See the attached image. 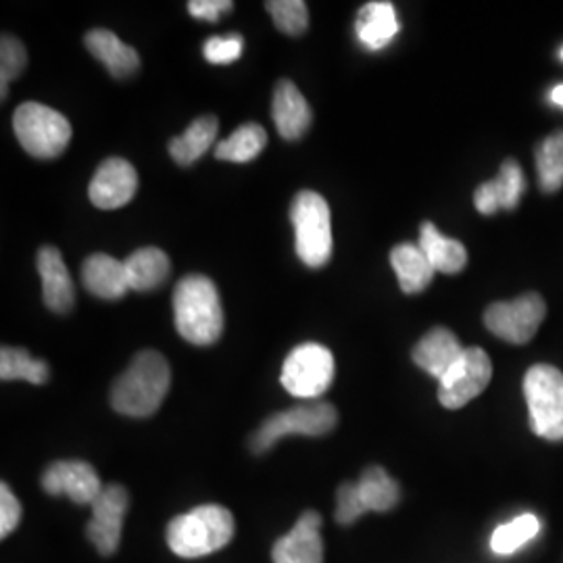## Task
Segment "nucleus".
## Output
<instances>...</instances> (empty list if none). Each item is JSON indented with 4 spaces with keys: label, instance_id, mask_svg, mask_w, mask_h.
<instances>
[{
    "label": "nucleus",
    "instance_id": "nucleus-6",
    "mask_svg": "<svg viewBox=\"0 0 563 563\" xmlns=\"http://www.w3.org/2000/svg\"><path fill=\"white\" fill-rule=\"evenodd\" d=\"M532 432L547 441H563V374L547 363L532 365L523 378Z\"/></svg>",
    "mask_w": 563,
    "mask_h": 563
},
{
    "label": "nucleus",
    "instance_id": "nucleus-21",
    "mask_svg": "<svg viewBox=\"0 0 563 563\" xmlns=\"http://www.w3.org/2000/svg\"><path fill=\"white\" fill-rule=\"evenodd\" d=\"M355 32L365 48L383 51L384 46H388L399 34V20L395 7L384 0L363 4L355 23Z\"/></svg>",
    "mask_w": 563,
    "mask_h": 563
},
{
    "label": "nucleus",
    "instance_id": "nucleus-30",
    "mask_svg": "<svg viewBox=\"0 0 563 563\" xmlns=\"http://www.w3.org/2000/svg\"><path fill=\"white\" fill-rule=\"evenodd\" d=\"M539 530H541L539 518L532 514H523L520 518L504 523L495 530V534L490 537V549L497 555H511L523 544L530 543L539 534Z\"/></svg>",
    "mask_w": 563,
    "mask_h": 563
},
{
    "label": "nucleus",
    "instance_id": "nucleus-29",
    "mask_svg": "<svg viewBox=\"0 0 563 563\" xmlns=\"http://www.w3.org/2000/svg\"><path fill=\"white\" fill-rule=\"evenodd\" d=\"M537 174L543 192H558L563 186V132L544 139L537 148Z\"/></svg>",
    "mask_w": 563,
    "mask_h": 563
},
{
    "label": "nucleus",
    "instance_id": "nucleus-31",
    "mask_svg": "<svg viewBox=\"0 0 563 563\" xmlns=\"http://www.w3.org/2000/svg\"><path fill=\"white\" fill-rule=\"evenodd\" d=\"M265 9L276 27L288 36H301L309 27V9L302 0H269Z\"/></svg>",
    "mask_w": 563,
    "mask_h": 563
},
{
    "label": "nucleus",
    "instance_id": "nucleus-33",
    "mask_svg": "<svg viewBox=\"0 0 563 563\" xmlns=\"http://www.w3.org/2000/svg\"><path fill=\"white\" fill-rule=\"evenodd\" d=\"M244 51V41L241 34H225V36H213L202 44L205 59L213 65H230L241 59Z\"/></svg>",
    "mask_w": 563,
    "mask_h": 563
},
{
    "label": "nucleus",
    "instance_id": "nucleus-37",
    "mask_svg": "<svg viewBox=\"0 0 563 563\" xmlns=\"http://www.w3.org/2000/svg\"><path fill=\"white\" fill-rule=\"evenodd\" d=\"M551 101L555 102V104H560L563 109V84L562 86H555V88H553V92H551Z\"/></svg>",
    "mask_w": 563,
    "mask_h": 563
},
{
    "label": "nucleus",
    "instance_id": "nucleus-17",
    "mask_svg": "<svg viewBox=\"0 0 563 563\" xmlns=\"http://www.w3.org/2000/svg\"><path fill=\"white\" fill-rule=\"evenodd\" d=\"M272 118L284 141H299L311 125V107L297 84L280 80L274 88Z\"/></svg>",
    "mask_w": 563,
    "mask_h": 563
},
{
    "label": "nucleus",
    "instance_id": "nucleus-24",
    "mask_svg": "<svg viewBox=\"0 0 563 563\" xmlns=\"http://www.w3.org/2000/svg\"><path fill=\"white\" fill-rule=\"evenodd\" d=\"M426 257L432 263L437 272L443 274H460L467 263V251L462 242L446 239L437 230V225L423 222L420 228V241Z\"/></svg>",
    "mask_w": 563,
    "mask_h": 563
},
{
    "label": "nucleus",
    "instance_id": "nucleus-14",
    "mask_svg": "<svg viewBox=\"0 0 563 563\" xmlns=\"http://www.w3.org/2000/svg\"><path fill=\"white\" fill-rule=\"evenodd\" d=\"M322 516L307 509L295 528L278 539L272 549L274 563H323V541L320 534Z\"/></svg>",
    "mask_w": 563,
    "mask_h": 563
},
{
    "label": "nucleus",
    "instance_id": "nucleus-9",
    "mask_svg": "<svg viewBox=\"0 0 563 563\" xmlns=\"http://www.w3.org/2000/svg\"><path fill=\"white\" fill-rule=\"evenodd\" d=\"M547 316V305L539 292H526L516 301L495 302L486 309V328L511 344L532 341Z\"/></svg>",
    "mask_w": 563,
    "mask_h": 563
},
{
    "label": "nucleus",
    "instance_id": "nucleus-8",
    "mask_svg": "<svg viewBox=\"0 0 563 563\" xmlns=\"http://www.w3.org/2000/svg\"><path fill=\"white\" fill-rule=\"evenodd\" d=\"M282 386L299 399H318L334 380V357L318 342L295 346L282 365Z\"/></svg>",
    "mask_w": 563,
    "mask_h": 563
},
{
    "label": "nucleus",
    "instance_id": "nucleus-11",
    "mask_svg": "<svg viewBox=\"0 0 563 563\" xmlns=\"http://www.w3.org/2000/svg\"><path fill=\"white\" fill-rule=\"evenodd\" d=\"M130 497L120 484H109L92 504V520L88 522V541L97 551L109 558L120 549L123 518L128 514Z\"/></svg>",
    "mask_w": 563,
    "mask_h": 563
},
{
    "label": "nucleus",
    "instance_id": "nucleus-26",
    "mask_svg": "<svg viewBox=\"0 0 563 563\" xmlns=\"http://www.w3.org/2000/svg\"><path fill=\"white\" fill-rule=\"evenodd\" d=\"M265 144H267V132L262 125L244 123L216 146V157L220 162H253L262 155Z\"/></svg>",
    "mask_w": 563,
    "mask_h": 563
},
{
    "label": "nucleus",
    "instance_id": "nucleus-18",
    "mask_svg": "<svg viewBox=\"0 0 563 563\" xmlns=\"http://www.w3.org/2000/svg\"><path fill=\"white\" fill-rule=\"evenodd\" d=\"M84 44L88 48V53L97 60H101L104 69L115 76V78H130L139 71L141 67V57L136 53V48H132L130 44L121 42L113 32L109 30H90L84 38Z\"/></svg>",
    "mask_w": 563,
    "mask_h": 563
},
{
    "label": "nucleus",
    "instance_id": "nucleus-27",
    "mask_svg": "<svg viewBox=\"0 0 563 563\" xmlns=\"http://www.w3.org/2000/svg\"><path fill=\"white\" fill-rule=\"evenodd\" d=\"M362 504L367 511H390L399 504V486L384 472L383 467H367L357 483Z\"/></svg>",
    "mask_w": 563,
    "mask_h": 563
},
{
    "label": "nucleus",
    "instance_id": "nucleus-10",
    "mask_svg": "<svg viewBox=\"0 0 563 563\" xmlns=\"http://www.w3.org/2000/svg\"><path fill=\"white\" fill-rule=\"evenodd\" d=\"M493 378V363L478 346L463 349L462 357L439 380V401L446 409H462L463 405L483 395Z\"/></svg>",
    "mask_w": 563,
    "mask_h": 563
},
{
    "label": "nucleus",
    "instance_id": "nucleus-25",
    "mask_svg": "<svg viewBox=\"0 0 563 563\" xmlns=\"http://www.w3.org/2000/svg\"><path fill=\"white\" fill-rule=\"evenodd\" d=\"M218 125L220 123L213 115H202L199 120L192 121L181 136L169 142L172 159L180 165H192L199 162L216 142Z\"/></svg>",
    "mask_w": 563,
    "mask_h": 563
},
{
    "label": "nucleus",
    "instance_id": "nucleus-22",
    "mask_svg": "<svg viewBox=\"0 0 563 563\" xmlns=\"http://www.w3.org/2000/svg\"><path fill=\"white\" fill-rule=\"evenodd\" d=\"M390 265L397 272L399 286L405 295L422 292L423 288H428V284L434 280L437 274V269L432 267L418 242H402L395 246L390 251Z\"/></svg>",
    "mask_w": 563,
    "mask_h": 563
},
{
    "label": "nucleus",
    "instance_id": "nucleus-5",
    "mask_svg": "<svg viewBox=\"0 0 563 563\" xmlns=\"http://www.w3.org/2000/svg\"><path fill=\"white\" fill-rule=\"evenodd\" d=\"M13 130L21 148L36 159H55L71 141V125L59 111L42 102H23L15 109Z\"/></svg>",
    "mask_w": 563,
    "mask_h": 563
},
{
    "label": "nucleus",
    "instance_id": "nucleus-7",
    "mask_svg": "<svg viewBox=\"0 0 563 563\" xmlns=\"http://www.w3.org/2000/svg\"><path fill=\"white\" fill-rule=\"evenodd\" d=\"M339 422V413L330 402H307L280 413H274L257 428L251 437L253 453L262 455L284 437H323L334 430Z\"/></svg>",
    "mask_w": 563,
    "mask_h": 563
},
{
    "label": "nucleus",
    "instance_id": "nucleus-12",
    "mask_svg": "<svg viewBox=\"0 0 563 563\" xmlns=\"http://www.w3.org/2000/svg\"><path fill=\"white\" fill-rule=\"evenodd\" d=\"M41 484L51 497L67 495L78 505L95 504L104 488L97 470L90 463L80 460L51 463L42 474Z\"/></svg>",
    "mask_w": 563,
    "mask_h": 563
},
{
    "label": "nucleus",
    "instance_id": "nucleus-23",
    "mask_svg": "<svg viewBox=\"0 0 563 563\" xmlns=\"http://www.w3.org/2000/svg\"><path fill=\"white\" fill-rule=\"evenodd\" d=\"M123 263H125L130 290H136V292H151L159 288L163 282L169 278V269H172L169 257L163 253L162 249H155V246L139 249Z\"/></svg>",
    "mask_w": 563,
    "mask_h": 563
},
{
    "label": "nucleus",
    "instance_id": "nucleus-28",
    "mask_svg": "<svg viewBox=\"0 0 563 563\" xmlns=\"http://www.w3.org/2000/svg\"><path fill=\"white\" fill-rule=\"evenodd\" d=\"M0 378L9 380H25L30 384H46L48 365L42 360H34L25 349L2 346L0 351Z\"/></svg>",
    "mask_w": 563,
    "mask_h": 563
},
{
    "label": "nucleus",
    "instance_id": "nucleus-19",
    "mask_svg": "<svg viewBox=\"0 0 563 563\" xmlns=\"http://www.w3.org/2000/svg\"><path fill=\"white\" fill-rule=\"evenodd\" d=\"M460 339L446 328H432L413 349V362L426 374L443 380L444 374L462 357Z\"/></svg>",
    "mask_w": 563,
    "mask_h": 563
},
{
    "label": "nucleus",
    "instance_id": "nucleus-34",
    "mask_svg": "<svg viewBox=\"0 0 563 563\" xmlns=\"http://www.w3.org/2000/svg\"><path fill=\"white\" fill-rule=\"evenodd\" d=\"M363 514H367V509L363 507L357 483H344L339 486L336 493V522L342 526H351L362 518Z\"/></svg>",
    "mask_w": 563,
    "mask_h": 563
},
{
    "label": "nucleus",
    "instance_id": "nucleus-36",
    "mask_svg": "<svg viewBox=\"0 0 563 563\" xmlns=\"http://www.w3.org/2000/svg\"><path fill=\"white\" fill-rule=\"evenodd\" d=\"M234 9L230 0H192L188 2V13L201 21H218Z\"/></svg>",
    "mask_w": 563,
    "mask_h": 563
},
{
    "label": "nucleus",
    "instance_id": "nucleus-15",
    "mask_svg": "<svg viewBox=\"0 0 563 563\" xmlns=\"http://www.w3.org/2000/svg\"><path fill=\"white\" fill-rule=\"evenodd\" d=\"M526 180L522 167L516 159H507L501 165L497 178L484 181L474 192V205L483 216H493L499 209L514 211L522 201Z\"/></svg>",
    "mask_w": 563,
    "mask_h": 563
},
{
    "label": "nucleus",
    "instance_id": "nucleus-32",
    "mask_svg": "<svg viewBox=\"0 0 563 563\" xmlns=\"http://www.w3.org/2000/svg\"><path fill=\"white\" fill-rule=\"evenodd\" d=\"M27 65V53L25 46L15 36L4 34L0 42V97L7 99L9 84L20 76Z\"/></svg>",
    "mask_w": 563,
    "mask_h": 563
},
{
    "label": "nucleus",
    "instance_id": "nucleus-2",
    "mask_svg": "<svg viewBox=\"0 0 563 563\" xmlns=\"http://www.w3.org/2000/svg\"><path fill=\"white\" fill-rule=\"evenodd\" d=\"M174 322L190 344L209 346L220 341L223 309L216 284L202 274L184 276L174 292Z\"/></svg>",
    "mask_w": 563,
    "mask_h": 563
},
{
    "label": "nucleus",
    "instance_id": "nucleus-20",
    "mask_svg": "<svg viewBox=\"0 0 563 563\" xmlns=\"http://www.w3.org/2000/svg\"><path fill=\"white\" fill-rule=\"evenodd\" d=\"M81 282L88 292L104 301H118L130 290L125 263L111 255H90L81 267Z\"/></svg>",
    "mask_w": 563,
    "mask_h": 563
},
{
    "label": "nucleus",
    "instance_id": "nucleus-13",
    "mask_svg": "<svg viewBox=\"0 0 563 563\" xmlns=\"http://www.w3.org/2000/svg\"><path fill=\"white\" fill-rule=\"evenodd\" d=\"M139 190V174L134 165L121 157L104 159L88 186V199L104 211L120 209L134 199Z\"/></svg>",
    "mask_w": 563,
    "mask_h": 563
},
{
    "label": "nucleus",
    "instance_id": "nucleus-4",
    "mask_svg": "<svg viewBox=\"0 0 563 563\" xmlns=\"http://www.w3.org/2000/svg\"><path fill=\"white\" fill-rule=\"evenodd\" d=\"M290 222L295 225L297 255L307 267H323L332 257V220L330 207L316 190H301L292 207Z\"/></svg>",
    "mask_w": 563,
    "mask_h": 563
},
{
    "label": "nucleus",
    "instance_id": "nucleus-38",
    "mask_svg": "<svg viewBox=\"0 0 563 563\" xmlns=\"http://www.w3.org/2000/svg\"><path fill=\"white\" fill-rule=\"evenodd\" d=\"M562 59H563V48H562Z\"/></svg>",
    "mask_w": 563,
    "mask_h": 563
},
{
    "label": "nucleus",
    "instance_id": "nucleus-16",
    "mask_svg": "<svg viewBox=\"0 0 563 563\" xmlns=\"http://www.w3.org/2000/svg\"><path fill=\"white\" fill-rule=\"evenodd\" d=\"M36 265L41 274L42 297L46 307L55 313H69L76 305V288L69 269L60 257L59 249L42 246Z\"/></svg>",
    "mask_w": 563,
    "mask_h": 563
},
{
    "label": "nucleus",
    "instance_id": "nucleus-35",
    "mask_svg": "<svg viewBox=\"0 0 563 563\" xmlns=\"http://www.w3.org/2000/svg\"><path fill=\"white\" fill-rule=\"evenodd\" d=\"M21 520V505L9 484H0V537L13 534Z\"/></svg>",
    "mask_w": 563,
    "mask_h": 563
},
{
    "label": "nucleus",
    "instance_id": "nucleus-3",
    "mask_svg": "<svg viewBox=\"0 0 563 563\" xmlns=\"http://www.w3.org/2000/svg\"><path fill=\"white\" fill-rule=\"evenodd\" d=\"M234 537V518L222 505H202L174 518L167 544L184 560H197L223 549Z\"/></svg>",
    "mask_w": 563,
    "mask_h": 563
},
{
    "label": "nucleus",
    "instance_id": "nucleus-1",
    "mask_svg": "<svg viewBox=\"0 0 563 563\" xmlns=\"http://www.w3.org/2000/svg\"><path fill=\"white\" fill-rule=\"evenodd\" d=\"M172 369L157 351H142L111 388L113 409L128 418L153 416L169 393Z\"/></svg>",
    "mask_w": 563,
    "mask_h": 563
}]
</instances>
